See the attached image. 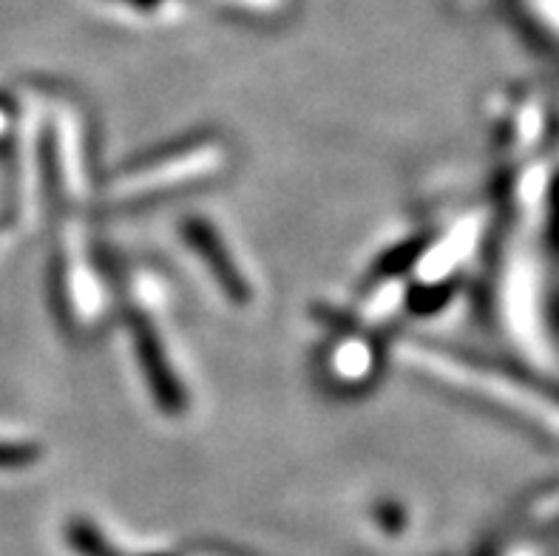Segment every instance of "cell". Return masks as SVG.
Segmentation results:
<instances>
[{"label": "cell", "instance_id": "obj_1", "mask_svg": "<svg viewBox=\"0 0 559 556\" xmlns=\"http://www.w3.org/2000/svg\"><path fill=\"white\" fill-rule=\"evenodd\" d=\"M401 358L409 360L412 367H418L420 372L432 375L435 380H443L449 387L468 389L483 401L509 409V412H520V417H525L539 429L559 435V401L537 394V389L525 387L520 380L506 378L500 372H486L477 364H466V360H457L452 355L435 353V350L415 344H406V350H401Z\"/></svg>", "mask_w": 559, "mask_h": 556}, {"label": "cell", "instance_id": "obj_2", "mask_svg": "<svg viewBox=\"0 0 559 556\" xmlns=\"http://www.w3.org/2000/svg\"><path fill=\"white\" fill-rule=\"evenodd\" d=\"M219 163V151L216 149H193L182 151V154H174L168 159H163L154 168L134 170L122 177L120 182L111 188L114 199H136V197H148V193H156L163 190L165 185H182L191 182V179L205 177L207 170L216 168Z\"/></svg>", "mask_w": 559, "mask_h": 556}, {"label": "cell", "instance_id": "obj_3", "mask_svg": "<svg viewBox=\"0 0 559 556\" xmlns=\"http://www.w3.org/2000/svg\"><path fill=\"white\" fill-rule=\"evenodd\" d=\"M37 458L35 446L0 443V465H26Z\"/></svg>", "mask_w": 559, "mask_h": 556}]
</instances>
